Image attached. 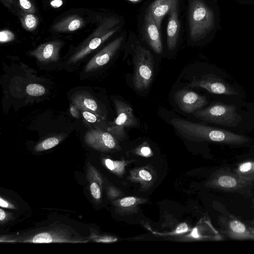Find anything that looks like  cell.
Listing matches in <instances>:
<instances>
[{"instance_id": "8992f818", "label": "cell", "mask_w": 254, "mask_h": 254, "mask_svg": "<svg viewBox=\"0 0 254 254\" xmlns=\"http://www.w3.org/2000/svg\"><path fill=\"white\" fill-rule=\"evenodd\" d=\"M188 86L203 88L215 94L237 95L239 94L227 82L212 73L204 74L198 77H193Z\"/></svg>"}, {"instance_id": "603a6c76", "label": "cell", "mask_w": 254, "mask_h": 254, "mask_svg": "<svg viewBox=\"0 0 254 254\" xmlns=\"http://www.w3.org/2000/svg\"><path fill=\"white\" fill-rule=\"evenodd\" d=\"M52 237L47 233H41L36 235L32 239L34 243H49L52 242Z\"/></svg>"}, {"instance_id": "74e56055", "label": "cell", "mask_w": 254, "mask_h": 254, "mask_svg": "<svg viewBox=\"0 0 254 254\" xmlns=\"http://www.w3.org/2000/svg\"><path fill=\"white\" fill-rule=\"evenodd\" d=\"M251 231L253 233V234L254 235V228H251L250 229Z\"/></svg>"}, {"instance_id": "ba28073f", "label": "cell", "mask_w": 254, "mask_h": 254, "mask_svg": "<svg viewBox=\"0 0 254 254\" xmlns=\"http://www.w3.org/2000/svg\"><path fill=\"white\" fill-rule=\"evenodd\" d=\"M123 39L124 36H120L104 47L89 61L85 71H93L107 64L120 47Z\"/></svg>"}, {"instance_id": "44dd1931", "label": "cell", "mask_w": 254, "mask_h": 254, "mask_svg": "<svg viewBox=\"0 0 254 254\" xmlns=\"http://www.w3.org/2000/svg\"><path fill=\"white\" fill-rule=\"evenodd\" d=\"M26 91L28 95L32 96H40L45 93V89L42 85L35 83L29 84Z\"/></svg>"}, {"instance_id": "277c9868", "label": "cell", "mask_w": 254, "mask_h": 254, "mask_svg": "<svg viewBox=\"0 0 254 254\" xmlns=\"http://www.w3.org/2000/svg\"><path fill=\"white\" fill-rule=\"evenodd\" d=\"M133 60V86L136 90L143 91L149 86L152 80L154 67L153 57L149 51L138 45L134 49Z\"/></svg>"}, {"instance_id": "d6a6232c", "label": "cell", "mask_w": 254, "mask_h": 254, "mask_svg": "<svg viewBox=\"0 0 254 254\" xmlns=\"http://www.w3.org/2000/svg\"><path fill=\"white\" fill-rule=\"evenodd\" d=\"M63 4L62 0H52L50 4L54 8H58L60 7Z\"/></svg>"}, {"instance_id": "f546056e", "label": "cell", "mask_w": 254, "mask_h": 254, "mask_svg": "<svg viewBox=\"0 0 254 254\" xmlns=\"http://www.w3.org/2000/svg\"><path fill=\"white\" fill-rule=\"evenodd\" d=\"M188 231V226L186 223H181L177 228L176 232L177 234H180Z\"/></svg>"}, {"instance_id": "484cf974", "label": "cell", "mask_w": 254, "mask_h": 254, "mask_svg": "<svg viewBox=\"0 0 254 254\" xmlns=\"http://www.w3.org/2000/svg\"><path fill=\"white\" fill-rule=\"evenodd\" d=\"M91 194L95 199H99L101 197V191L99 186L96 183H92L90 185Z\"/></svg>"}, {"instance_id": "7402d4cb", "label": "cell", "mask_w": 254, "mask_h": 254, "mask_svg": "<svg viewBox=\"0 0 254 254\" xmlns=\"http://www.w3.org/2000/svg\"><path fill=\"white\" fill-rule=\"evenodd\" d=\"M60 140L56 137H49L36 146V149L39 150H48L51 149L59 143Z\"/></svg>"}, {"instance_id": "9a60e30c", "label": "cell", "mask_w": 254, "mask_h": 254, "mask_svg": "<svg viewBox=\"0 0 254 254\" xmlns=\"http://www.w3.org/2000/svg\"><path fill=\"white\" fill-rule=\"evenodd\" d=\"M118 27L109 30L101 35L92 39L86 46L82 48L80 51L75 54L70 59V63H75L91 53L92 51L97 49L101 44L111 37L118 29Z\"/></svg>"}, {"instance_id": "83f0119b", "label": "cell", "mask_w": 254, "mask_h": 254, "mask_svg": "<svg viewBox=\"0 0 254 254\" xmlns=\"http://www.w3.org/2000/svg\"><path fill=\"white\" fill-rule=\"evenodd\" d=\"M83 118L90 123H94L97 121V117L95 115L89 111H84L82 113Z\"/></svg>"}, {"instance_id": "6da1fadb", "label": "cell", "mask_w": 254, "mask_h": 254, "mask_svg": "<svg viewBox=\"0 0 254 254\" xmlns=\"http://www.w3.org/2000/svg\"><path fill=\"white\" fill-rule=\"evenodd\" d=\"M170 122L176 131L190 139L234 145L242 144L249 140L244 135L181 119L174 118Z\"/></svg>"}, {"instance_id": "d4e9b609", "label": "cell", "mask_w": 254, "mask_h": 254, "mask_svg": "<svg viewBox=\"0 0 254 254\" xmlns=\"http://www.w3.org/2000/svg\"><path fill=\"white\" fill-rule=\"evenodd\" d=\"M20 7L25 11L33 13L35 12V8L33 3L29 0H18Z\"/></svg>"}, {"instance_id": "4316f807", "label": "cell", "mask_w": 254, "mask_h": 254, "mask_svg": "<svg viewBox=\"0 0 254 254\" xmlns=\"http://www.w3.org/2000/svg\"><path fill=\"white\" fill-rule=\"evenodd\" d=\"M136 199L133 197H127L120 201V204L123 207H128L134 204Z\"/></svg>"}, {"instance_id": "8fae6325", "label": "cell", "mask_w": 254, "mask_h": 254, "mask_svg": "<svg viewBox=\"0 0 254 254\" xmlns=\"http://www.w3.org/2000/svg\"><path fill=\"white\" fill-rule=\"evenodd\" d=\"M63 43L60 41H54L40 45L30 53L39 62L50 63L56 62L59 58L60 50Z\"/></svg>"}, {"instance_id": "7c38bea8", "label": "cell", "mask_w": 254, "mask_h": 254, "mask_svg": "<svg viewBox=\"0 0 254 254\" xmlns=\"http://www.w3.org/2000/svg\"><path fill=\"white\" fill-rule=\"evenodd\" d=\"M216 188L226 191L235 190L249 185L241 180L235 174L220 173L214 180Z\"/></svg>"}, {"instance_id": "4dcf8cb0", "label": "cell", "mask_w": 254, "mask_h": 254, "mask_svg": "<svg viewBox=\"0 0 254 254\" xmlns=\"http://www.w3.org/2000/svg\"><path fill=\"white\" fill-rule=\"evenodd\" d=\"M105 164L107 168L111 171L115 169L116 163L110 159H107L105 160Z\"/></svg>"}, {"instance_id": "d590c367", "label": "cell", "mask_w": 254, "mask_h": 254, "mask_svg": "<svg viewBox=\"0 0 254 254\" xmlns=\"http://www.w3.org/2000/svg\"><path fill=\"white\" fill-rule=\"evenodd\" d=\"M191 236L194 238H198L199 237V235L197 232V229L196 228L193 229L191 233Z\"/></svg>"}, {"instance_id": "ac0fdd59", "label": "cell", "mask_w": 254, "mask_h": 254, "mask_svg": "<svg viewBox=\"0 0 254 254\" xmlns=\"http://www.w3.org/2000/svg\"><path fill=\"white\" fill-rule=\"evenodd\" d=\"M235 174L248 184L254 182V161H247L239 164Z\"/></svg>"}, {"instance_id": "5b68a950", "label": "cell", "mask_w": 254, "mask_h": 254, "mask_svg": "<svg viewBox=\"0 0 254 254\" xmlns=\"http://www.w3.org/2000/svg\"><path fill=\"white\" fill-rule=\"evenodd\" d=\"M117 117L107 130L118 139L126 136L125 128L132 127L137 124L132 107L126 102L116 99L114 100Z\"/></svg>"}, {"instance_id": "2e32d148", "label": "cell", "mask_w": 254, "mask_h": 254, "mask_svg": "<svg viewBox=\"0 0 254 254\" xmlns=\"http://www.w3.org/2000/svg\"><path fill=\"white\" fill-rule=\"evenodd\" d=\"M228 235L232 239L237 240H254V235L250 229L238 220L230 221L227 227Z\"/></svg>"}, {"instance_id": "7a4b0ae2", "label": "cell", "mask_w": 254, "mask_h": 254, "mask_svg": "<svg viewBox=\"0 0 254 254\" xmlns=\"http://www.w3.org/2000/svg\"><path fill=\"white\" fill-rule=\"evenodd\" d=\"M189 21L190 38L197 41L203 38L213 28L214 14L202 0H189Z\"/></svg>"}, {"instance_id": "d6986e66", "label": "cell", "mask_w": 254, "mask_h": 254, "mask_svg": "<svg viewBox=\"0 0 254 254\" xmlns=\"http://www.w3.org/2000/svg\"><path fill=\"white\" fill-rule=\"evenodd\" d=\"M73 105L78 109L96 113L98 105L93 99L83 94H78L72 99Z\"/></svg>"}, {"instance_id": "f35d334b", "label": "cell", "mask_w": 254, "mask_h": 254, "mask_svg": "<svg viewBox=\"0 0 254 254\" xmlns=\"http://www.w3.org/2000/svg\"><path fill=\"white\" fill-rule=\"evenodd\" d=\"M128 0L132 1V2H137L139 0Z\"/></svg>"}, {"instance_id": "1f68e13d", "label": "cell", "mask_w": 254, "mask_h": 254, "mask_svg": "<svg viewBox=\"0 0 254 254\" xmlns=\"http://www.w3.org/2000/svg\"><path fill=\"white\" fill-rule=\"evenodd\" d=\"M140 152L144 156H148L150 154L151 151L150 148L147 146H143L141 147Z\"/></svg>"}, {"instance_id": "4fadbf2b", "label": "cell", "mask_w": 254, "mask_h": 254, "mask_svg": "<svg viewBox=\"0 0 254 254\" xmlns=\"http://www.w3.org/2000/svg\"><path fill=\"white\" fill-rule=\"evenodd\" d=\"M170 13L167 28V44L168 49L171 51L176 48L178 41L180 23L177 5L174 6Z\"/></svg>"}, {"instance_id": "836d02e7", "label": "cell", "mask_w": 254, "mask_h": 254, "mask_svg": "<svg viewBox=\"0 0 254 254\" xmlns=\"http://www.w3.org/2000/svg\"><path fill=\"white\" fill-rule=\"evenodd\" d=\"M70 112L72 116L75 118H78V112L77 108L73 105H71L70 107Z\"/></svg>"}, {"instance_id": "5bb4252c", "label": "cell", "mask_w": 254, "mask_h": 254, "mask_svg": "<svg viewBox=\"0 0 254 254\" xmlns=\"http://www.w3.org/2000/svg\"><path fill=\"white\" fill-rule=\"evenodd\" d=\"M178 3V0H155L152 3L149 10L159 29L163 18Z\"/></svg>"}, {"instance_id": "52a82bcc", "label": "cell", "mask_w": 254, "mask_h": 254, "mask_svg": "<svg viewBox=\"0 0 254 254\" xmlns=\"http://www.w3.org/2000/svg\"><path fill=\"white\" fill-rule=\"evenodd\" d=\"M174 97L177 106L182 111L187 113H193L200 110L208 103L205 96L187 89L177 91Z\"/></svg>"}, {"instance_id": "e575fe53", "label": "cell", "mask_w": 254, "mask_h": 254, "mask_svg": "<svg viewBox=\"0 0 254 254\" xmlns=\"http://www.w3.org/2000/svg\"><path fill=\"white\" fill-rule=\"evenodd\" d=\"M0 205L2 207H9L8 203H7L5 200H3L2 198H0Z\"/></svg>"}, {"instance_id": "30bf717a", "label": "cell", "mask_w": 254, "mask_h": 254, "mask_svg": "<svg viewBox=\"0 0 254 254\" xmlns=\"http://www.w3.org/2000/svg\"><path fill=\"white\" fill-rule=\"evenodd\" d=\"M84 139L87 144L97 149H113L116 146V141L113 135L100 129L88 130Z\"/></svg>"}, {"instance_id": "ffe728a7", "label": "cell", "mask_w": 254, "mask_h": 254, "mask_svg": "<svg viewBox=\"0 0 254 254\" xmlns=\"http://www.w3.org/2000/svg\"><path fill=\"white\" fill-rule=\"evenodd\" d=\"M23 27L27 31H32L35 29L38 24V18L32 13H25L21 18Z\"/></svg>"}, {"instance_id": "9c48e42d", "label": "cell", "mask_w": 254, "mask_h": 254, "mask_svg": "<svg viewBox=\"0 0 254 254\" xmlns=\"http://www.w3.org/2000/svg\"><path fill=\"white\" fill-rule=\"evenodd\" d=\"M159 29L149 10L146 13L143 25L144 36L151 49L157 54H160L163 46Z\"/></svg>"}, {"instance_id": "f1b7e54d", "label": "cell", "mask_w": 254, "mask_h": 254, "mask_svg": "<svg viewBox=\"0 0 254 254\" xmlns=\"http://www.w3.org/2000/svg\"><path fill=\"white\" fill-rule=\"evenodd\" d=\"M139 176L141 179L145 181H150L152 179L151 174L148 171L144 170L139 171Z\"/></svg>"}, {"instance_id": "cb8c5ba5", "label": "cell", "mask_w": 254, "mask_h": 254, "mask_svg": "<svg viewBox=\"0 0 254 254\" xmlns=\"http://www.w3.org/2000/svg\"><path fill=\"white\" fill-rule=\"evenodd\" d=\"M15 38V35L9 30H3L0 32V42L1 43L13 41Z\"/></svg>"}, {"instance_id": "8d00e7d4", "label": "cell", "mask_w": 254, "mask_h": 254, "mask_svg": "<svg viewBox=\"0 0 254 254\" xmlns=\"http://www.w3.org/2000/svg\"><path fill=\"white\" fill-rule=\"evenodd\" d=\"M5 217V212L1 209H0V220L2 221Z\"/></svg>"}, {"instance_id": "3957f363", "label": "cell", "mask_w": 254, "mask_h": 254, "mask_svg": "<svg viewBox=\"0 0 254 254\" xmlns=\"http://www.w3.org/2000/svg\"><path fill=\"white\" fill-rule=\"evenodd\" d=\"M193 115L205 122L227 127H236L242 120L235 105L220 103L197 110Z\"/></svg>"}, {"instance_id": "e0dca14e", "label": "cell", "mask_w": 254, "mask_h": 254, "mask_svg": "<svg viewBox=\"0 0 254 254\" xmlns=\"http://www.w3.org/2000/svg\"><path fill=\"white\" fill-rule=\"evenodd\" d=\"M84 24L83 19L77 15L66 17L54 24L52 29L59 32H72L81 28Z\"/></svg>"}]
</instances>
